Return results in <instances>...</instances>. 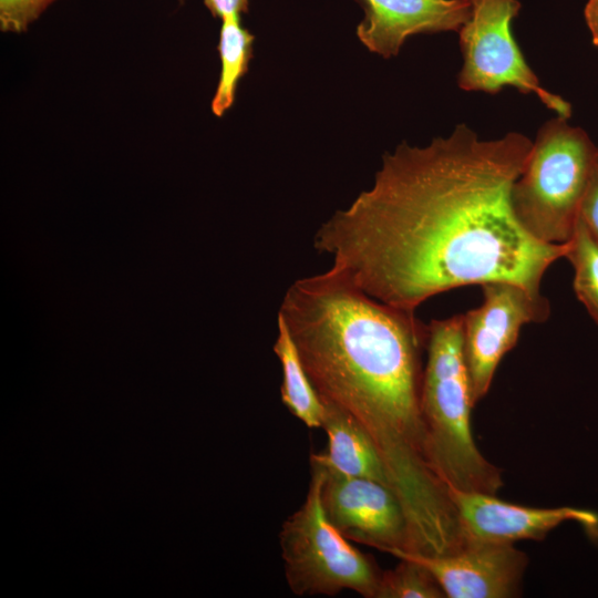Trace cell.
Segmentation results:
<instances>
[{
  "label": "cell",
  "instance_id": "cell-1",
  "mask_svg": "<svg viewBox=\"0 0 598 598\" xmlns=\"http://www.w3.org/2000/svg\"><path fill=\"white\" fill-rule=\"evenodd\" d=\"M532 146L522 133L483 140L465 124L426 146L403 142L383 156L373 185L321 225L313 246L365 293L405 310L489 281L540 295L567 243L536 239L514 214L512 187Z\"/></svg>",
  "mask_w": 598,
  "mask_h": 598
},
{
  "label": "cell",
  "instance_id": "cell-15",
  "mask_svg": "<svg viewBox=\"0 0 598 598\" xmlns=\"http://www.w3.org/2000/svg\"><path fill=\"white\" fill-rule=\"evenodd\" d=\"M565 258L574 268V291L598 324V245L579 216Z\"/></svg>",
  "mask_w": 598,
  "mask_h": 598
},
{
  "label": "cell",
  "instance_id": "cell-13",
  "mask_svg": "<svg viewBox=\"0 0 598 598\" xmlns=\"http://www.w3.org/2000/svg\"><path fill=\"white\" fill-rule=\"evenodd\" d=\"M282 372L281 401L286 408L308 427H321L324 406L315 390L282 321L277 317V338L274 344Z\"/></svg>",
  "mask_w": 598,
  "mask_h": 598
},
{
  "label": "cell",
  "instance_id": "cell-3",
  "mask_svg": "<svg viewBox=\"0 0 598 598\" xmlns=\"http://www.w3.org/2000/svg\"><path fill=\"white\" fill-rule=\"evenodd\" d=\"M427 326L421 413L432 465L447 489L496 494L504 484L501 470L483 456L472 435L463 315Z\"/></svg>",
  "mask_w": 598,
  "mask_h": 598
},
{
  "label": "cell",
  "instance_id": "cell-12",
  "mask_svg": "<svg viewBox=\"0 0 598 598\" xmlns=\"http://www.w3.org/2000/svg\"><path fill=\"white\" fill-rule=\"evenodd\" d=\"M323 406L321 427L327 433L328 447L323 453L311 454L310 461L329 473L372 480L390 488L383 462L363 430L339 409Z\"/></svg>",
  "mask_w": 598,
  "mask_h": 598
},
{
  "label": "cell",
  "instance_id": "cell-16",
  "mask_svg": "<svg viewBox=\"0 0 598 598\" xmlns=\"http://www.w3.org/2000/svg\"><path fill=\"white\" fill-rule=\"evenodd\" d=\"M393 569L382 571L378 598H444L434 576L421 564L400 559Z\"/></svg>",
  "mask_w": 598,
  "mask_h": 598
},
{
  "label": "cell",
  "instance_id": "cell-11",
  "mask_svg": "<svg viewBox=\"0 0 598 598\" xmlns=\"http://www.w3.org/2000/svg\"><path fill=\"white\" fill-rule=\"evenodd\" d=\"M364 19L357 37L371 52L389 59L398 55L414 34L456 31L471 16L470 0H359Z\"/></svg>",
  "mask_w": 598,
  "mask_h": 598
},
{
  "label": "cell",
  "instance_id": "cell-14",
  "mask_svg": "<svg viewBox=\"0 0 598 598\" xmlns=\"http://www.w3.org/2000/svg\"><path fill=\"white\" fill-rule=\"evenodd\" d=\"M218 53L221 69L212 100V111L221 116L234 103L239 80L247 73L252 58L254 35L240 24V17L221 20Z\"/></svg>",
  "mask_w": 598,
  "mask_h": 598
},
{
  "label": "cell",
  "instance_id": "cell-20",
  "mask_svg": "<svg viewBox=\"0 0 598 598\" xmlns=\"http://www.w3.org/2000/svg\"><path fill=\"white\" fill-rule=\"evenodd\" d=\"M585 19L591 33L592 43L598 47V0H588Z\"/></svg>",
  "mask_w": 598,
  "mask_h": 598
},
{
  "label": "cell",
  "instance_id": "cell-2",
  "mask_svg": "<svg viewBox=\"0 0 598 598\" xmlns=\"http://www.w3.org/2000/svg\"><path fill=\"white\" fill-rule=\"evenodd\" d=\"M278 316L322 403L349 415L375 446L413 537L450 533L456 511L432 465L421 413L429 326L332 267L296 280Z\"/></svg>",
  "mask_w": 598,
  "mask_h": 598
},
{
  "label": "cell",
  "instance_id": "cell-17",
  "mask_svg": "<svg viewBox=\"0 0 598 598\" xmlns=\"http://www.w3.org/2000/svg\"><path fill=\"white\" fill-rule=\"evenodd\" d=\"M55 0H0V29L23 32Z\"/></svg>",
  "mask_w": 598,
  "mask_h": 598
},
{
  "label": "cell",
  "instance_id": "cell-6",
  "mask_svg": "<svg viewBox=\"0 0 598 598\" xmlns=\"http://www.w3.org/2000/svg\"><path fill=\"white\" fill-rule=\"evenodd\" d=\"M471 16L458 30L463 65L457 84L464 91L495 94L512 86L534 94L542 103L569 118L571 105L542 86L513 37L512 21L518 0H470Z\"/></svg>",
  "mask_w": 598,
  "mask_h": 598
},
{
  "label": "cell",
  "instance_id": "cell-4",
  "mask_svg": "<svg viewBox=\"0 0 598 598\" xmlns=\"http://www.w3.org/2000/svg\"><path fill=\"white\" fill-rule=\"evenodd\" d=\"M598 158V147L580 127L557 116L537 132L511 202L522 226L536 239L570 240Z\"/></svg>",
  "mask_w": 598,
  "mask_h": 598
},
{
  "label": "cell",
  "instance_id": "cell-19",
  "mask_svg": "<svg viewBox=\"0 0 598 598\" xmlns=\"http://www.w3.org/2000/svg\"><path fill=\"white\" fill-rule=\"evenodd\" d=\"M204 3L214 17L221 20L227 17H240L248 11V0H204Z\"/></svg>",
  "mask_w": 598,
  "mask_h": 598
},
{
  "label": "cell",
  "instance_id": "cell-8",
  "mask_svg": "<svg viewBox=\"0 0 598 598\" xmlns=\"http://www.w3.org/2000/svg\"><path fill=\"white\" fill-rule=\"evenodd\" d=\"M324 472L323 509L347 539L388 554L414 550L404 508L392 489L372 480Z\"/></svg>",
  "mask_w": 598,
  "mask_h": 598
},
{
  "label": "cell",
  "instance_id": "cell-9",
  "mask_svg": "<svg viewBox=\"0 0 598 598\" xmlns=\"http://www.w3.org/2000/svg\"><path fill=\"white\" fill-rule=\"evenodd\" d=\"M424 566L448 598H511L520 592L528 557L513 544L468 543L447 555L391 550Z\"/></svg>",
  "mask_w": 598,
  "mask_h": 598
},
{
  "label": "cell",
  "instance_id": "cell-10",
  "mask_svg": "<svg viewBox=\"0 0 598 598\" xmlns=\"http://www.w3.org/2000/svg\"><path fill=\"white\" fill-rule=\"evenodd\" d=\"M450 497L467 543L514 544L540 540L566 522H578L598 534V515L574 507L537 508L502 501L495 494L450 488Z\"/></svg>",
  "mask_w": 598,
  "mask_h": 598
},
{
  "label": "cell",
  "instance_id": "cell-5",
  "mask_svg": "<svg viewBox=\"0 0 598 598\" xmlns=\"http://www.w3.org/2000/svg\"><path fill=\"white\" fill-rule=\"evenodd\" d=\"M311 480L302 505L279 533L285 575L297 596H336L352 590L378 598L382 570L330 523L322 505L324 468L310 461Z\"/></svg>",
  "mask_w": 598,
  "mask_h": 598
},
{
  "label": "cell",
  "instance_id": "cell-18",
  "mask_svg": "<svg viewBox=\"0 0 598 598\" xmlns=\"http://www.w3.org/2000/svg\"><path fill=\"white\" fill-rule=\"evenodd\" d=\"M579 218L598 245V158L580 204Z\"/></svg>",
  "mask_w": 598,
  "mask_h": 598
},
{
  "label": "cell",
  "instance_id": "cell-7",
  "mask_svg": "<svg viewBox=\"0 0 598 598\" xmlns=\"http://www.w3.org/2000/svg\"><path fill=\"white\" fill-rule=\"evenodd\" d=\"M482 286L483 302L463 315V352L475 405L488 392L503 357L515 347L520 329L549 318L546 297L509 281Z\"/></svg>",
  "mask_w": 598,
  "mask_h": 598
}]
</instances>
